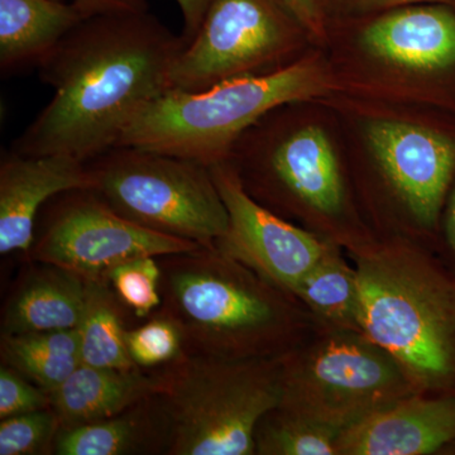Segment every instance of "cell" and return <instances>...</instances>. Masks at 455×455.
I'll return each instance as SVG.
<instances>
[{
    "mask_svg": "<svg viewBox=\"0 0 455 455\" xmlns=\"http://www.w3.org/2000/svg\"><path fill=\"white\" fill-rule=\"evenodd\" d=\"M185 46L149 11L85 18L38 66L53 97L11 151L83 163L109 151L140 110L170 90Z\"/></svg>",
    "mask_w": 455,
    "mask_h": 455,
    "instance_id": "cell-1",
    "label": "cell"
},
{
    "mask_svg": "<svg viewBox=\"0 0 455 455\" xmlns=\"http://www.w3.org/2000/svg\"><path fill=\"white\" fill-rule=\"evenodd\" d=\"M157 259L160 313L179 326L190 355L277 358L322 328L296 296L218 248Z\"/></svg>",
    "mask_w": 455,
    "mask_h": 455,
    "instance_id": "cell-2",
    "label": "cell"
},
{
    "mask_svg": "<svg viewBox=\"0 0 455 455\" xmlns=\"http://www.w3.org/2000/svg\"><path fill=\"white\" fill-rule=\"evenodd\" d=\"M357 271L363 333L420 392H455V275L429 245L381 238L347 253Z\"/></svg>",
    "mask_w": 455,
    "mask_h": 455,
    "instance_id": "cell-3",
    "label": "cell"
},
{
    "mask_svg": "<svg viewBox=\"0 0 455 455\" xmlns=\"http://www.w3.org/2000/svg\"><path fill=\"white\" fill-rule=\"evenodd\" d=\"M331 89L325 68L309 59L274 73L226 80L204 92L170 89L140 110L116 146L139 147L211 167L227 163L239 139L268 113L323 97Z\"/></svg>",
    "mask_w": 455,
    "mask_h": 455,
    "instance_id": "cell-4",
    "label": "cell"
},
{
    "mask_svg": "<svg viewBox=\"0 0 455 455\" xmlns=\"http://www.w3.org/2000/svg\"><path fill=\"white\" fill-rule=\"evenodd\" d=\"M155 371L169 455H254V431L280 405V357L224 359L182 350Z\"/></svg>",
    "mask_w": 455,
    "mask_h": 455,
    "instance_id": "cell-5",
    "label": "cell"
},
{
    "mask_svg": "<svg viewBox=\"0 0 455 455\" xmlns=\"http://www.w3.org/2000/svg\"><path fill=\"white\" fill-rule=\"evenodd\" d=\"M280 362L278 406L339 433L420 392L396 359L361 331L319 328Z\"/></svg>",
    "mask_w": 455,
    "mask_h": 455,
    "instance_id": "cell-6",
    "label": "cell"
},
{
    "mask_svg": "<svg viewBox=\"0 0 455 455\" xmlns=\"http://www.w3.org/2000/svg\"><path fill=\"white\" fill-rule=\"evenodd\" d=\"M85 164L90 190L125 220L206 248L227 233L229 215L205 164L132 146Z\"/></svg>",
    "mask_w": 455,
    "mask_h": 455,
    "instance_id": "cell-7",
    "label": "cell"
},
{
    "mask_svg": "<svg viewBox=\"0 0 455 455\" xmlns=\"http://www.w3.org/2000/svg\"><path fill=\"white\" fill-rule=\"evenodd\" d=\"M242 185L260 205L276 212L292 209L315 221L314 233L340 245L347 253L362 250L366 241L344 223L348 194L331 140L317 125H305L267 143L244 158L228 161Z\"/></svg>",
    "mask_w": 455,
    "mask_h": 455,
    "instance_id": "cell-8",
    "label": "cell"
},
{
    "mask_svg": "<svg viewBox=\"0 0 455 455\" xmlns=\"http://www.w3.org/2000/svg\"><path fill=\"white\" fill-rule=\"evenodd\" d=\"M200 247L125 220L94 191L79 188L51 199L31 248L35 262L57 266L85 281L109 283L110 272L131 260Z\"/></svg>",
    "mask_w": 455,
    "mask_h": 455,
    "instance_id": "cell-9",
    "label": "cell"
},
{
    "mask_svg": "<svg viewBox=\"0 0 455 455\" xmlns=\"http://www.w3.org/2000/svg\"><path fill=\"white\" fill-rule=\"evenodd\" d=\"M292 18L276 0H211L202 26L171 68L170 89L199 92L267 74L291 49Z\"/></svg>",
    "mask_w": 455,
    "mask_h": 455,
    "instance_id": "cell-10",
    "label": "cell"
},
{
    "mask_svg": "<svg viewBox=\"0 0 455 455\" xmlns=\"http://www.w3.org/2000/svg\"><path fill=\"white\" fill-rule=\"evenodd\" d=\"M366 139L386 188L406 221V239L435 250L440 220L455 181L454 140L423 125L383 119L367 125Z\"/></svg>",
    "mask_w": 455,
    "mask_h": 455,
    "instance_id": "cell-11",
    "label": "cell"
},
{
    "mask_svg": "<svg viewBox=\"0 0 455 455\" xmlns=\"http://www.w3.org/2000/svg\"><path fill=\"white\" fill-rule=\"evenodd\" d=\"M209 169L229 215L227 233L215 248L293 295L333 242L260 205L228 161Z\"/></svg>",
    "mask_w": 455,
    "mask_h": 455,
    "instance_id": "cell-12",
    "label": "cell"
},
{
    "mask_svg": "<svg viewBox=\"0 0 455 455\" xmlns=\"http://www.w3.org/2000/svg\"><path fill=\"white\" fill-rule=\"evenodd\" d=\"M455 447V392H416L341 431L338 455H433Z\"/></svg>",
    "mask_w": 455,
    "mask_h": 455,
    "instance_id": "cell-13",
    "label": "cell"
},
{
    "mask_svg": "<svg viewBox=\"0 0 455 455\" xmlns=\"http://www.w3.org/2000/svg\"><path fill=\"white\" fill-rule=\"evenodd\" d=\"M92 188L88 167L71 156H22L0 163V253L31 250L42 206L65 191Z\"/></svg>",
    "mask_w": 455,
    "mask_h": 455,
    "instance_id": "cell-14",
    "label": "cell"
},
{
    "mask_svg": "<svg viewBox=\"0 0 455 455\" xmlns=\"http://www.w3.org/2000/svg\"><path fill=\"white\" fill-rule=\"evenodd\" d=\"M371 56L416 71H436L455 64V14L442 5L390 9L362 31Z\"/></svg>",
    "mask_w": 455,
    "mask_h": 455,
    "instance_id": "cell-15",
    "label": "cell"
},
{
    "mask_svg": "<svg viewBox=\"0 0 455 455\" xmlns=\"http://www.w3.org/2000/svg\"><path fill=\"white\" fill-rule=\"evenodd\" d=\"M157 390L155 371L147 373L140 367L116 370L80 363L49 396L60 430H65L114 418L154 397Z\"/></svg>",
    "mask_w": 455,
    "mask_h": 455,
    "instance_id": "cell-16",
    "label": "cell"
},
{
    "mask_svg": "<svg viewBox=\"0 0 455 455\" xmlns=\"http://www.w3.org/2000/svg\"><path fill=\"white\" fill-rule=\"evenodd\" d=\"M85 14L62 0H0V74L38 68Z\"/></svg>",
    "mask_w": 455,
    "mask_h": 455,
    "instance_id": "cell-17",
    "label": "cell"
},
{
    "mask_svg": "<svg viewBox=\"0 0 455 455\" xmlns=\"http://www.w3.org/2000/svg\"><path fill=\"white\" fill-rule=\"evenodd\" d=\"M84 302L85 280L57 266L40 263L9 298L3 310L2 335L75 331L82 319Z\"/></svg>",
    "mask_w": 455,
    "mask_h": 455,
    "instance_id": "cell-18",
    "label": "cell"
},
{
    "mask_svg": "<svg viewBox=\"0 0 455 455\" xmlns=\"http://www.w3.org/2000/svg\"><path fill=\"white\" fill-rule=\"evenodd\" d=\"M157 449H164V434L151 397L114 418L60 430L52 453L124 455L149 453Z\"/></svg>",
    "mask_w": 455,
    "mask_h": 455,
    "instance_id": "cell-19",
    "label": "cell"
},
{
    "mask_svg": "<svg viewBox=\"0 0 455 455\" xmlns=\"http://www.w3.org/2000/svg\"><path fill=\"white\" fill-rule=\"evenodd\" d=\"M293 295L322 328L363 333L357 271L340 245H328Z\"/></svg>",
    "mask_w": 455,
    "mask_h": 455,
    "instance_id": "cell-20",
    "label": "cell"
},
{
    "mask_svg": "<svg viewBox=\"0 0 455 455\" xmlns=\"http://www.w3.org/2000/svg\"><path fill=\"white\" fill-rule=\"evenodd\" d=\"M79 334L75 331L2 335L0 355L47 394L55 391L82 363Z\"/></svg>",
    "mask_w": 455,
    "mask_h": 455,
    "instance_id": "cell-21",
    "label": "cell"
},
{
    "mask_svg": "<svg viewBox=\"0 0 455 455\" xmlns=\"http://www.w3.org/2000/svg\"><path fill=\"white\" fill-rule=\"evenodd\" d=\"M122 305L109 283L85 281V302L76 329L82 363L116 370L139 367L125 343Z\"/></svg>",
    "mask_w": 455,
    "mask_h": 455,
    "instance_id": "cell-22",
    "label": "cell"
},
{
    "mask_svg": "<svg viewBox=\"0 0 455 455\" xmlns=\"http://www.w3.org/2000/svg\"><path fill=\"white\" fill-rule=\"evenodd\" d=\"M339 431L277 406L254 431L257 455H338Z\"/></svg>",
    "mask_w": 455,
    "mask_h": 455,
    "instance_id": "cell-23",
    "label": "cell"
},
{
    "mask_svg": "<svg viewBox=\"0 0 455 455\" xmlns=\"http://www.w3.org/2000/svg\"><path fill=\"white\" fill-rule=\"evenodd\" d=\"M158 257L131 260L109 274V283L119 300L139 317L148 316L163 304Z\"/></svg>",
    "mask_w": 455,
    "mask_h": 455,
    "instance_id": "cell-24",
    "label": "cell"
},
{
    "mask_svg": "<svg viewBox=\"0 0 455 455\" xmlns=\"http://www.w3.org/2000/svg\"><path fill=\"white\" fill-rule=\"evenodd\" d=\"M60 431L52 409L2 419L0 455L50 454Z\"/></svg>",
    "mask_w": 455,
    "mask_h": 455,
    "instance_id": "cell-25",
    "label": "cell"
},
{
    "mask_svg": "<svg viewBox=\"0 0 455 455\" xmlns=\"http://www.w3.org/2000/svg\"><path fill=\"white\" fill-rule=\"evenodd\" d=\"M125 343L132 361L140 368L163 367L182 353L179 326L160 311L145 325L125 331Z\"/></svg>",
    "mask_w": 455,
    "mask_h": 455,
    "instance_id": "cell-26",
    "label": "cell"
},
{
    "mask_svg": "<svg viewBox=\"0 0 455 455\" xmlns=\"http://www.w3.org/2000/svg\"><path fill=\"white\" fill-rule=\"evenodd\" d=\"M51 409L49 394L8 366L0 368V419Z\"/></svg>",
    "mask_w": 455,
    "mask_h": 455,
    "instance_id": "cell-27",
    "label": "cell"
},
{
    "mask_svg": "<svg viewBox=\"0 0 455 455\" xmlns=\"http://www.w3.org/2000/svg\"><path fill=\"white\" fill-rule=\"evenodd\" d=\"M276 2L302 29L316 37H322L324 35V0H276Z\"/></svg>",
    "mask_w": 455,
    "mask_h": 455,
    "instance_id": "cell-28",
    "label": "cell"
},
{
    "mask_svg": "<svg viewBox=\"0 0 455 455\" xmlns=\"http://www.w3.org/2000/svg\"><path fill=\"white\" fill-rule=\"evenodd\" d=\"M435 250L455 275V181L440 220Z\"/></svg>",
    "mask_w": 455,
    "mask_h": 455,
    "instance_id": "cell-29",
    "label": "cell"
},
{
    "mask_svg": "<svg viewBox=\"0 0 455 455\" xmlns=\"http://www.w3.org/2000/svg\"><path fill=\"white\" fill-rule=\"evenodd\" d=\"M73 3L86 17L143 13L149 11L147 0H73Z\"/></svg>",
    "mask_w": 455,
    "mask_h": 455,
    "instance_id": "cell-30",
    "label": "cell"
},
{
    "mask_svg": "<svg viewBox=\"0 0 455 455\" xmlns=\"http://www.w3.org/2000/svg\"><path fill=\"white\" fill-rule=\"evenodd\" d=\"M175 2L178 3L182 20H184L181 36L185 44H188L196 35L199 27L202 26L211 0H175Z\"/></svg>",
    "mask_w": 455,
    "mask_h": 455,
    "instance_id": "cell-31",
    "label": "cell"
},
{
    "mask_svg": "<svg viewBox=\"0 0 455 455\" xmlns=\"http://www.w3.org/2000/svg\"><path fill=\"white\" fill-rule=\"evenodd\" d=\"M347 5L358 12L385 11L419 4V3H455V0H346Z\"/></svg>",
    "mask_w": 455,
    "mask_h": 455,
    "instance_id": "cell-32",
    "label": "cell"
},
{
    "mask_svg": "<svg viewBox=\"0 0 455 455\" xmlns=\"http://www.w3.org/2000/svg\"><path fill=\"white\" fill-rule=\"evenodd\" d=\"M454 451H455V447H454Z\"/></svg>",
    "mask_w": 455,
    "mask_h": 455,
    "instance_id": "cell-33",
    "label": "cell"
}]
</instances>
